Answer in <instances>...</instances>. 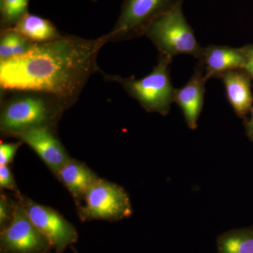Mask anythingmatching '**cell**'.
<instances>
[{"mask_svg": "<svg viewBox=\"0 0 253 253\" xmlns=\"http://www.w3.org/2000/svg\"><path fill=\"white\" fill-rule=\"evenodd\" d=\"M51 250L17 201L12 220L0 230V253H50Z\"/></svg>", "mask_w": 253, "mask_h": 253, "instance_id": "ba28073f", "label": "cell"}, {"mask_svg": "<svg viewBox=\"0 0 253 253\" xmlns=\"http://www.w3.org/2000/svg\"><path fill=\"white\" fill-rule=\"evenodd\" d=\"M21 141L0 143V166H11L14 162L18 149L23 145Z\"/></svg>", "mask_w": 253, "mask_h": 253, "instance_id": "ac0fdd59", "label": "cell"}, {"mask_svg": "<svg viewBox=\"0 0 253 253\" xmlns=\"http://www.w3.org/2000/svg\"><path fill=\"white\" fill-rule=\"evenodd\" d=\"M13 58V31L11 29L1 31L0 36V63Z\"/></svg>", "mask_w": 253, "mask_h": 253, "instance_id": "ffe728a7", "label": "cell"}, {"mask_svg": "<svg viewBox=\"0 0 253 253\" xmlns=\"http://www.w3.org/2000/svg\"><path fill=\"white\" fill-rule=\"evenodd\" d=\"M73 248V253H79L78 252V251L77 250H76V249H74V248L72 247Z\"/></svg>", "mask_w": 253, "mask_h": 253, "instance_id": "603a6c76", "label": "cell"}, {"mask_svg": "<svg viewBox=\"0 0 253 253\" xmlns=\"http://www.w3.org/2000/svg\"><path fill=\"white\" fill-rule=\"evenodd\" d=\"M204 69L198 62L194 73L185 85L174 89L173 102L178 105L189 129L195 130L204 105L206 84Z\"/></svg>", "mask_w": 253, "mask_h": 253, "instance_id": "30bf717a", "label": "cell"}, {"mask_svg": "<svg viewBox=\"0 0 253 253\" xmlns=\"http://www.w3.org/2000/svg\"><path fill=\"white\" fill-rule=\"evenodd\" d=\"M251 118L246 120L245 122V127H246V134L251 141L253 139V107L251 112Z\"/></svg>", "mask_w": 253, "mask_h": 253, "instance_id": "7402d4cb", "label": "cell"}, {"mask_svg": "<svg viewBox=\"0 0 253 253\" xmlns=\"http://www.w3.org/2000/svg\"><path fill=\"white\" fill-rule=\"evenodd\" d=\"M17 201L16 198H11L4 191L0 194V230L9 224L14 217Z\"/></svg>", "mask_w": 253, "mask_h": 253, "instance_id": "e0dca14e", "label": "cell"}, {"mask_svg": "<svg viewBox=\"0 0 253 253\" xmlns=\"http://www.w3.org/2000/svg\"><path fill=\"white\" fill-rule=\"evenodd\" d=\"M252 141H253V139Z\"/></svg>", "mask_w": 253, "mask_h": 253, "instance_id": "d4e9b609", "label": "cell"}, {"mask_svg": "<svg viewBox=\"0 0 253 253\" xmlns=\"http://www.w3.org/2000/svg\"><path fill=\"white\" fill-rule=\"evenodd\" d=\"M66 105L52 95L35 91H1L0 136L16 138L35 128H57Z\"/></svg>", "mask_w": 253, "mask_h": 253, "instance_id": "7a4b0ae2", "label": "cell"}, {"mask_svg": "<svg viewBox=\"0 0 253 253\" xmlns=\"http://www.w3.org/2000/svg\"><path fill=\"white\" fill-rule=\"evenodd\" d=\"M38 231L45 237L55 253H62L77 243V229L61 213L35 202L21 193L14 195Z\"/></svg>", "mask_w": 253, "mask_h": 253, "instance_id": "52a82bcc", "label": "cell"}, {"mask_svg": "<svg viewBox=\"0 0 253 253\" xmlns=\"http://www.w3.org/2000/svg\"><path fill=\"white\" fill-rule=\"evenodd\" d=\"M11 29L35 44L56 41L63 36L51 21L30 13L23 16Z\"/></svg>", "mask_w": 253, "mask_h": 253, "instance_id": "5bb4252c", "label": "cell"}, {"mask_svg": "<svg viewBox=\"0 0 253 253\" xmlns=\"http://www.w3.org/2000/svg\"><path fill=\"white\" fill-rule=\"evenodd\" d=\"M220 79L225 88L228 101L234 112L240 118L246 119L253 107L252 79L244 69L228 71Z\"/></svg>", "mask_w": 253, "mask_h": 253, "instance_id": "7c38bea8", "label": "cell"}, {"mask_svg": "<svg viewBox=\"0 0 253 253\" xmlns=\"http://www.w3.org/2000/svg\"><path fill=\"white\" fill-rule=\"evenodd\" d=\"M183 1L178 0L172 9L156 20L145 32L144 36L156 46L159 54L172 59L179 55H189L199 60L203 46L186 21Z\"/></svg>", "mask_w": 253, "mask_h": 253, "instance_id": "277c9868", "label": "cell"}, {"mask_svg": "<svg viewBox=\"0 0 253 253\" xmlns=\"http://www.w3.org/2000/svg\"><path fill=\"white\" fill-rule=\"evenodd\" d=\"M198 62L202 65L206 79H220L228 71L243 69L245 63L244 51L241 48L211 44L203 47Z\"/></svg>", "mask_w": 253, "mask_h": 253, "instance_id": "8fae6325", "label": "cell"}, {"mask_svg": "<svg viewBox=\"0 0 253 253\" xmlns=\"http://www.w3.org/2000/svg\"><path fill=\"white\" fill-rule=\"evenodd\" d=\"M217 253H253V226L231 229L217 239Z\"/></svg>", "mask_w": 253, "mask_h": 253, "instance_id": "9a60e30c", "label": "cell"}, {"mask_svg": "<svg viewBox=\"0 0 253 253\" xmlns=\"http://www.w3.org/2000/svg\"><path fill=\"white\" fill-rule=\"evenodd\" d=\"M0 189L1 191L9 190L14 192V195L21 193L15 181L10 166H0Z\"/></svg>", "mask_w": 253, "mask_h": 253, "instance_id": "d6986e66", "label": "cell"}, {"mask_svg": "<svg viewBox=\"0 0 253 253\" xmlns=\"http://www.w3.org/2000/svg\"><path fill=\"white\" fill-rule=\"evenodd\" d=\"M54 176L68 190L76 204L84 197L91 186L101 178L85 163L73 158Z\"/></svg>", "mask_w": 253, "mask_h": 253, "instance_id": "4fadbf2b", "label": "cell"}, {"mask_svg": "<svg viewBox=\"0 0 253 253\" xmlns=\"http://www.w3.org/2000/svg\"><path fill=\"white\" fill-rule=\"evenodd\" d=\"M76 205L81 221L114 222L127 219L133 214L130 199L126 190L102 178H100Z\"/></svg>", "mask_w": 253, "mask_h": 253, "instance_id": "5b68a950", "label": "cell"}, {"mask_svg": "<svg viewBox=\"0 0 253 253\" xmlns=\"http://www.w3.org/2000/svg\"><path fill=\"white\" fill-rule=\"evenodd\" d=\"M30 0H0L1 31L14 27L28 12Z\"/></svg>", "mask_w": 253, "mask_h": 253, "instance_id": "2e32d148", "label": "cell"}, {"mask_svg": "<svg viewBox=\"0 0 253 253\" xmlns=\"http://www.w3.org/2000/svg\"><path fill=\"white\" fill-rule=\"evenodd\" d=\"M56 129L49 126L35 128L15 138L30 146L54 175L72 158L60 140Z\"/></svg>", "mask_w": 253, "mask_h": 253, "instance_id": "9c48e42d", "label": "cell"}, {"mask_svg": "<svg viewBox=\"0 0 253 253\" xmlns=\"http://www.w3.org/2000/svg\"><path fill=\"white\" fill-rule=\"evenodd\" d=\"M172 58L159 54L157 63L152 71L145 77L136 79L102 72L104 79L117 83L132 99L149 113H157L166 116L170 111L174 88L170 78L169 66Z\"/></svg>", "mask_w": 253, "mask_h": 253, "instance_id": "3957f363", "label": "cell"}, {"mask_svg": "<svg viewBox=\"0 0 253 253\" xmlns=\"http://www.w3.org/2000/svg\"><path fill=\"white\" fill-rule=\"evenodd\" d=\"M108 42L104 35L96 39L63 36L36 44L26 54L0 63V89L46 93L69 109L77 102L89 78L101 72L98 55Z\"/></svg>", "mask_w": 253, "mask_h": 253, "instance_id": "6da1fadb", "label": "cell"}, {"mask_svg": "<svg viewBox=\"0 0 253 253\" xmlns=\"http://www.w3.org/2000/svg\"><path fill=\"white\" fill-rule=\"evenodd\" d=\"M245 56V63L243 69L249 75L253 81V44L241 47Z\"/></svg>", "mask_w": 253, "mask_h": 253, "instance_id": "44dd1931", "label": "cell"}, {"mask_svg": "<svg viewBox=\"0 0 253 253\" xmlns=\"http://www.w3.org/2000/svg\"><path fill=\"white\" fill-rule=\"evenodd\" d=\"M178 0H124L112 30L106 34L109 42L129 41L144 36L147 28L167 13Z\"/></svg>", "mask_w": 253, "mask_h": 253, "instance_id": "8992f818", "label": "cell"}, {"mask_svg": "<svg viewBox=\"0 0 253 253\" xmlns=\"http://www.w3.org/2000/svg\"><path fill=\"white\" fill-rule=\"evenodd\" d=\"M92 1H96V0H92Z\"/></svg>", "mask_w": 253, "mask_h": 253, "instance_id": "cb8c5ba5", "label": "cell"}]
</instances>
